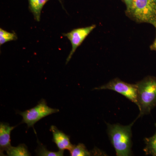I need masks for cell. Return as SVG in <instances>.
<instances>
[{
    "instance_id": "cell-6",
    "label": "cell",
    "mask_w": 156,
    "mask_h": 156,
    "mask_svg": "<svg viewBox=\"0 0 156 156\" xmlns=\"http://www.w3.org/2000/svg\"><path fill=\"white\" fill-rule=\"evenodd\" d=\"M96 27V25L93 24L87 27L74 29L69 32L62 34L63 36L68 39L72 45L71 50L66 59V64L70 61L77 48L82 44L84 40Z\"/></svg>"
},
{
    "instance_id": "cell-15",
    "label": "cell",
    "mask_w": 156,
    "mask_h": 156,
    "mask_svg": "<svg viewBox=\"0 0 156 156\" xmlns=\"http://www.w3.org/2000/svg\"><path fill=\"white\" fill-rule=\"evenodd\" d=\"M126 6V9H129L133 4L134 0H122Z\"/></svg>"
},
{
    "instance_id": "cell-2",
    "label": "cell",
    "mask_w": 156,
    "mask_h": 156,
    "mask_svg": "<svg viewBox=\"0 0 156 156\" xmlns=\"http://www.w3.org/2000/svg\"><path fill=\"white\" fill-rule=\"evenodd\" d=\"M136 84L140 117L150 113L156 106V77L147 76Z\"/></svg>"
},
{
    "instance_id": "cell-5",
    "label": "cell",
    "mask_w": 156,
    "mask_h": 156,
    "mask_svg": "<svg viewBox=\"0 0 156 156\" xmlns=\"http://www.w3.org/2000/svg\"><path fill=\"white\" fill-rule=\"evenodd\" d=\"M94 89L113 90L125 96L137 105V87L136 84L128 83L116 78L113 79L105 85L95 88Z\"/></svg>"
},
{
    "instance_id": "cell-10",
    "label": "cell",
    "mask_w": 156,
    "mask_h": 156,
    "mask_svg": "<svg viewBox=\"0 0 156 156\" xmlns=\"http://www.w3.org/2000/svg\"><path fill=\"white\" fill-rule=\"evenodd\" d=\"M7 155L9 156H29L30 153L26 145L20 144L16 147L11 146L6 151Z\"/></svg>"
},
{
    "instance_id": "cell-14",
    "label": "cell",
    "mask_w": 156,
    "mask_h": 156,
    "mask_svg": "<svg viewBox=\"0 0 156 156\" xmlns=\"http://www.w3.org/2000/svg\"><path fill=\"white\" fill-rule=\"evenodd\" d=\"M64 151L59 150L58 152L50 151L43 144H39V146L36 151L37 155L41 156H62L64 155Z\"/></svg>"
},
{
    "instance_id": "cell-1",
    "label": "cell",
    "mask_w": 156,
    "mask_h": 156,
    "mask_svg": "<svg viewBox=\"0 0 156 156\" xmlns=\"http://www.w3.org/2000/svg\"><path fill=\"white\" fill-rule=\"evenodd\" d=\"M134 122L127 126H122L119 124H107L108 134L117 156L131 155V128Z\"/></svg>"
},
{
    "instance_id": "cell-9",
    "label": "cell",
    "mask_w": 156,
    "mask_h": 156,
    "mask_svg": "<svg viewBox=\"0 0 156 156\" xmlns=\"http://www.w3.org/2000/svg\"><path fill=\"white\" fill-rule=\"evenodd\" d=\"M50 0H28L29 10L33 14L34 18L37 22L41 20V13L43 7ZM62 8V0H58Z\"/></svg>"
},
{
    "instance_id": "cell-11",
    "label": "cell",
    "mask_w": 156,
    "mask_h": 156,
    "mask_svg": "<svg viewBox=\"0 0 156 156\" xmlns=\"http://www.w3.org/2000/svg\"><path fill=\"white\" fill-rule=\"evenodd\" d=\"M156 128V123L155 124ZM144 142L146 144L144 151L146 155L156 156V130L153 136L148 138H145Z\"/></svg>"
},
{
    "instance_id": "cell-4",
    "label": "cell",
    "mask_w": 156,
    "mask_h": 156,
    "mask_svg": "<svg viewBox=\"0 0 156 156\" xmlns=\"http://www.w3.org/2000/svg\"><path fill=\"white\" fill-rule=\"evenodd\" d=\"M58 109L53 108L48 106L47 101L42 99L36 106L18 114L22 117V122L27 125L28 128L34 127V125L43 118L59 112Z\"/></svg>"
},
{
    "instance_id": "cell-8",
    "label": "cell",
    "mask_w": 156,
    "mask_h": 156,
    "mask_svg": "<svg viewBox=\"0 0 156 156\" xmlns=\"http://www.w3.org/2000/svg\"><path fill=\"white\" fill-rule=\"evenodd\" d=\"M16 126H11L6 123L1 122L0 124V151L1 156H5L4 151L7 150L11 146V134L12 130Z\"/></svg>"
},
{
    "instance_id": "cell-3",
    "label": "cell",
    "mask_w": 156,
    "mask_h": 156,
    "mask_svg": "<svg viewBox=\"0 0 156 156\" xmlns=\"http://www.w3.org/2000/svg\"><path fill=\"white\" fill-rule=\"evenodd\" d=\"M126 16L136 23H147L156 28V0H134Z\"/></svg>"
},
{
    "instance_id": "cell-7",
    "label": "cell",
    "mask_w": 156,
    "mask_h": 156,
    "mask_svg": "<svg viewBox=\"0 0 156 156\" xmlns=\"http://www.w3.org/2000/svg\"><path fill=\"white\" fill-rule=\"evenodd\" d=\"M50 130L53 134V141L56 144L59 150H68L69 151L73 147L74 145L70 140L69 136L58 130L54 126H51Z\"/></svg>"
},
{
    "instance_id": "cell-16",
    "label": "cell",
    "mask_w": 156,
    "mask_h": 156,
    "mask_svg": "<svg viewBox=\"0 0 156 156\" xmlns=\"http://www.w3.org/2000/svg\"><path fill=\"white\" fill-rule=\"evenodd\" d=\"M156 37L153 43L151 45L150 49L151 50H154V51H156Z\"/></svg>"
},
{
    "instance_id": "cell-13",
    "label": "cell",
    "mask_w": 156,
    "mask_h": 156,
    "mask_svg": "<svg viewBox=\"0 0 156 156\" xmlns=\"http://www.w3.org/2000/svg\"><path fill=\"white\" fill-rule=\"evenodd\" d=\"M17 36L16 33L9 32L0 28V45L4 44L7 42L17 40Z\"/></svg>"
},
{
    "instance_id": "cell-12",
    "label": "cell",
    "mask_w": 156,
    "mask_h": 156,
    "mask_svg": "<svg viewBox=\"0 0 156 156\" xmlns=\"http://www.w3.org/2000/svg\"><path fill=\"white\" fill-rule=\"evenodd\" d=\"M72 156H89L91 155V152L87 150L83 144L79 143L77 145H74L73 147L69 151Z\"/></svg>"
}]
</instances>
